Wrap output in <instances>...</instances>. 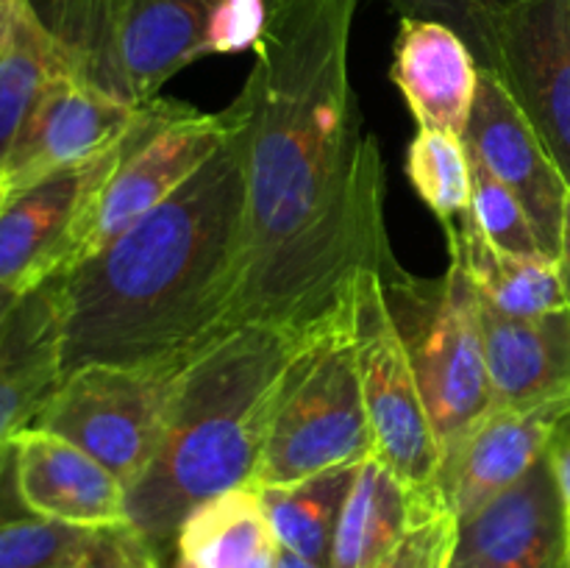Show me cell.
I'll return each instance as SVG.
<instances>
[{"label":"cell","instance_id":"cell-10","mask_svg":"<svg viewBox=\"0 0 570 568\" xmlns=\"http://www.w3.org/2000/svg\"><path fill=\"white\" fill-rule=\"evenodd\" d=\"M139 106L98 87L81 72H61L39 95L0 165V178L17 193L53 173L98 159L131 128Z\"/></svg>","mask_w":570,"mask_h":568},{"label":"cell","instance_id":"cell-18","mask_svg":"<svg viewBox=\"0 0 570 568\" xmlns=\"http://www.w3.org/2000/svg\"><path fill=\"white\" fill-rule=\"evenodd\" d=\"M476 56L465 39L434 20L401 17L393 53V81L417 128L465 137L479 89Z\"/></svg>","mask_w":570,"mask_h":568},{"label":"cell","instance_id":"cell-3","mask_svg":"<svg viewBox=\"0 0 570 568\" xmlns=\"http://www.w3.org/2000/svg\"><path fill=\"white\" fill-rule=\"evenodd\" d=\"M298 337L265 323L217 334L170 388L154 457L128 488V527L165 562L193 510L254 488L278 382Z\"/></svg>","mask_w":570,"mask_h":568},{"label":"cell","instance_id":"cell-36","mask_svg":"<svg viewBox=\"0 0 570 568\" xmlns=\"http://www.w3.org/2000/svg\"><path fill=\"white\" fill-rule=\"evenodd\" d=\"M17 304H20V295L0 293V334H3V329H6V323H9V317L14 315Z\"/></svg>","mask_w":570,"mask_h":568},{"label":"cell","instance_id":"cell-1","mask_svg":"<svg viewBox=\"0 0 570 568\" xmlns=\"http://www.w3.org/2000/svg\"><path fill=\"white\" fill-rule=\"evenodd\" d=\"M243 117L245 265L234 323L306 337L348 306L365 267L393 265L384 167L351 84L360 0H265Z\"/></svg>","mask_w":570,"mask_h":568},{"label":"cell","instance_id":"cell-31","mask_svg":"<svg viewBox=\"0 0 570 568\" xmlns=\"http://www.w3.org/2000/svg\"><path fill=\"white\" fill-rule=\"evenodd\" d=\"M70 568H165V562L126 523V527L98 529L81 560Z\"/></svg>","mask_w":570,"mask_h":568},{"label":"cell","instance_id":"cell-12","mask_svg":"<svg viewBox=\"0 0 570 568\" xmlns=\"http://www.w3.org/2000/svg\"><path fill=\"white\" fill-rule=\"evenodd\" d=\"M465 145L521 200L543 251L557 259L570 187L538 131L490 70L479 72Z\"/></svg>","mask_w":570,"mask_h":568},{"label":"cell","instance_id":"cell-28","mask_svg":"<svg viewBox=\"0 0 570 568\" xmlns=\"http://www.w3.org/2000/svg\"><path fill=\"white\" fill-rule=\"evenodd\" d=\"M401 17H415V20H434L449 26L460 33L471 53L476 56V65L490 70L493 65L495 28L501 17L515 9L523 0H384Z\"/></svg>","mask_w":570,"mask_h":568},{"label":"cell","instance_id":"cell-19","mask_svg":"<svg viewBox=\"0 0 570 568\" xmlns=\"http://www.w3.org/2000/svg\"><path fill=\"white\" fill-rule=\"evenodd\" d=\"M61 382L50 284L22 295L0 334V449L28 429Z\"/></svg>","mask_w":570,"mask_h":568},{"label":"cell","instance_id":"cell-14","mask_svg":"<svg viewBox=\"0 0 570 568\" xmlns=\"http://www.w3.org/2000/svg\"><path fill=\"white\" fill-rule=\"evenodd\" d=\"M220 0H109L111 92L131 104L206 56V33Z\"/></svg>","mask_w":570,"mask_h":568},{"label":"cell","instance_id":"cell-21","mask_svg":"<svg viewBox=\"0 0 570 568\" xmlns=\"http://www.w3.org/2000/svg\"><path fill=\"white\" fill-rule=\"evenodd\" d=\"M429 507L434 505L417 501L384 462L365 460L345 496L328 568L382 566Z\"/></svg>","mask_w":570,"mask_h":568},{"label":"cell","instance_id":"cell-2","mask_svg":"<svg viewBox=\"0 0 570 568\" xmlns=\"http://www.w3.org/2000/svg\"><path fill=\"white\" fill-rule=\"evenodd\" d=\"M239 126L165 204L50 278L61 376L92 362L181 368L237 326L245 265Z\"/></svg>","mask_w":570,"mask_h":568},{"label":"cell","instance_id":"cell-34","mask_svg":"<svg viewBox=\"0 0 570 568\" xmlns=\"http://www.w3.org/2000/svg\"><path fill=\"white\" fill-rule=\"evenodd\" d=\"M28 9H31L28 0H0V53L11 48Z\"/></svg>","mask_w":570,"mask_h":568},{"label":"cell","instance_id":"cell-13","mask_svg":"<svg viewBox=\"0 0 570 568\" xmlns=\"http://www.w3.org/2000/svg\"><path fill=\"white\" fill-rule=\"evenodd\" d=\"M566 510L549 454L512 484L456 518L449 568H566Z\"/></svg>","mask_w":570,"mask_h":568},{"label":"cell","instance_id":"cell-38","mask_svg":"<svg viewBox=\"0 0 570 568\" xmlns=\"http://www.w3.org/2000/svg\"><path fill=\"white\" fill-rule=\"evenodd\" d=\"M9 195H11V187L3 182V178H0V209H3V206H6V200H9Z\"/></svg>","mask_w":570,"mask_h":568},{"label":"cell","instance_id":"cell-25","mask_svg":"<svg viewBox=\"0 0 570 568\" xmlns=\"http://www.w3.org/2000/svg\"><path fill=\"white\" fill-rule=\"evenodd\" d=\"M406 176L443 226L471 215L473 165L465 137L417 128L406 150Z\"/></svg>","mask_w":570,"mask_h":568},{"label":"cell","instance_id":"cell-5","mask_svg":"<svg viewBox=\"0 0 570 568\" xmlns=\"http://www.w3.org/2000/svg\"><path fill=\"white\" fill-rule=\"evenodd\" d=\"M382 278L445 460L493 407L479 293L454 262L434 284L415 282L395 265Z\"/></svg>","mask_w":570,"mask_h":568},{"label":"cell","instance_id":"cell-26","mask_svg":"<svg viewBox=\"0 0 570 568\" xmlns=\"http://www.w3.org/2000/svg\"><path fill=\"white\" fill-rule=\"evenodd\" d=\"M98 529H78L28 516L0 527V568H70Z\"/></svg>","mask_w":570,"mask_h":568},{"label":"cell","instance_id":"cell-32","mask_svg":"<svg viewBox=\"0 0 570 568\" xmlns=\"http://www.w3.org/2000/svg\"><path fill=\"white\" fill-rule=\"evenodd\" d=\"M546 454H549L551 468H554L562 510H566V535H568L566 568H570V412H566L562 418H557L549 438V451H546Z\"/></svg>","mask_w":570,"mask_h":568},{"label":"cell","instance_id":"cell-23","mask_svg":"<svg viewBox=\"0 0 570 568\" xmlns=\"http://www.w3.org/2000/svg\"><path fill=\"white\" fill-rule=\"evenodd\" d=\"M356 468L360 466H340L301 482L254 488L265 507L278 549L328 568L334 532L345 496L354 484Z\"/></svg>","mask_w":570,"mask_h":568},{"label":"cell","instance_id":"cell-33","mask_svg":"<svg viewBox=\"0 0 570 568\" xmlns=\"http://www.w3.org/2000/svg\"><path fill=\"white\" fill-rule=\"evenodd\" d=\"M28 507L22 505V496L17 490V471H14V445L0 449V527L11 521L28 518Z\"/></svg>","mask_w":570,"mask_h":568},{"label":"cell","instance_id":"cell-29","mask_svg":"<svg viewBox=\"0 0 570 568\" xmlns=\"http://www.w3.org/2000/svg\"><path fill=\"white\" fill-rule=\"evenodd\" d=\"M456 540V516L451 507L434 505L417 516L406 538L376 568H449Z\"/></svg>","mask_w":570,"mask_h":568},{"label":"cell","instance_id":"cell-7","mask_svg":"<svg viewBox=\"0 0 570 568\" xmlns=\"http://www.w3.org/2000/svg\"><path fill=\"white\" fill-rule=\"evenodd\" d=\"M351 343L373 457L423 505H445L443 449L410 349L390 310L382 271L365 267L351 287ZM449 507V505H445Z\"/></svg>","mask_w":570,"mask_h":568},{"label":"cell","instance_id":"cell-15","mask_svg":"<svg viewBox=\"0 0 570 568\" xmlns=\"http://www.w3.org/2000/svg\"><path fill=\"white\" fill-rule=\"evenodd\" d=\"M17 490L28 512L78 529L128 523V488L92 454L45 429L14 434Z\"/></svg>","mask_w":570,"mask_h":568},{"label":"cell","instance_id":"cell-27","mask_svg":"<svg viewBox=\"0 0 570 568\" xmlns=\"http://www.w3.org/2000/svg\"><path fill=\"white\" fill-rule=\"evenodd\" d=\"M473 165V217L495 248L518 256H549L521 200L476 159Z\"/></svg>","mask_w":570,"mask_h":568},{"label":"cell","instance_id":"cell-6","mask_svg":"<svg viewBox=\"0 0 570 568\" xmlns=\"http://www.w3.org/2000/svg\"><path fill=\"white\" fill-rule=\"evenodd\" d=\"M237 126V104L223 111H198L165 98L139 106L120 159L83 206L65 271L98 254L139 217L165 204L226 145Z\"/></svg>","mask_w":570,"mask_h":568},{"label":"cell","instance_id":"cell-35","mask_svg":"<svg viewBox=\"0 0 570 568\" xmlns=\"http://www.w3.org/2000/svg\"><path fill=\"white\" fill-rule=\"evenodd\" d=\"M557 265H560L562 287H566V298L570 306V195L566 204V221H562V239H560V254H557Z\"/></svg>","mask_w":570,"mask_h":568},{"label":"cell","instance_id":"cell-8","mask_svg":"<svg viewBox=\"0 0 570 568\" xmlns=\"http://www.w3.org/2000/svg\"><path fill=\"white\" fill-rule=\"evenodd\" d=\"M181 368L81 365L61 376L31 427L76 443L131 488L154 457Z\"/></svg>","mask_w":570,"mask_h":568},{"label":"cell","instance_id":"cell-20","mask_svg":"<svg viewBox=\"0 0 570 568\" xmlns=\"http://www.w3.org/2000/svg\"><path fill=\"white\" fill-rule=\"evenodd\" d=\"M451 262L471 278L484 306L507 317H540L568 306L560 265L551 256H518L495 248L476 217L445 226Z\"/></svg>","mask_w":570,"mask_h":568},{"label":"cell","instance_id":"cell-17","mask_svg":"<svg viewBox=\"0 0 570 568\" xmlns=\"http://www.w3.org/2000/svg\"><path fill=\"white\" fill-rule=\"evenodd\" d=\"M557 412L490 407L443 460L440 490L456 518L521 482L549 451Z\"/></svg>","mask_w":570,"mask_h":568},{"label":"cell","instance_id":"cell-37","mask_svg":"<svg viewBox=\"0 0 570 568\" xmlns=\"http://www.w3.org/2000/svg\"><path fill=\"white\" fill-rule=\"evenodd\" d=\"M276 568H323V566H315V562L304 560V557H298V555H289V551L278 549V560H276Z\"/></svg>","mask_w":570,"mask_h":568},{"label":"cell","instance_id":"cell-9","mask_svg":"<svg viewBox=\"0 0 570 568\" xmlns=\"http://www.w3.org/2000/svg\"><path fill=\"white\" fill-rule=\"evenodd\" d=\"M570 187V0H523L495 28L493 65Z\"/></svg>","mask_w":570,"mask_h":568},{"label":"cell","instance_id":"cell-11","mask_svg":"<svg viewBox=\"0 0 570 568\" xmlns=\"http://www.w3.org/2000/svg\"><path fill=\"white\" fill-rule=\"evenodd\" d=\"M128 134L131 128L98 159L9 195L0 209V293L22 298L65 271L83 206L120 159Z\"/></svg>","mask_w":570,"mask_h":568},{"label":"cell","instance_id":"cell-30","mask_svg":"<svg viewBox=\"0 0 570 568\" xmlns=\"http://www.w3.org/2000/svg\"><path fill=\"white\" fill-rule=\"evenodd\" d=\"M265 0H220L206 33V56L254 50L265 31Z\"/></svg>","mask_w":570,"mask_h":568},{"label":"cell","instance_id":"cell-24","mask_svg":"<svg viewBox=\"0 0 570 568\" xmlns=\"http://www.w3.org/2000/svg\"><path fill=\"white\" fill-rule=\"evenodd\" d=\"M76 70L65 45L28 9L9 50L0 53V165L20 137L39 95L61 72ZM78 72V70H76Z\"/></svg>","mask_w":570,"mask_h":568},{"label":"cell","instance_id":"cell-16","mask_svg":"<svg viewBox=\"0 0 570 568\" xmlns=\"http://www.w3.org/2000/svg\"><path fill=\"white\" fill-rule=\"evenodd\" d=\"M482 332L493 407L570 412V306L540 317H507L482 304Z\"/></svg>","mask_w":570,"mask_h":568},{"label":"cell","instance_id":"cell-22","mask_svg":"<svg viewBox=\"0 0 570 568\" xmlns=\"http://www.w3.org/2000/svg\"><path fill=\"white\" fill-rule=\"evenodd\" d=\"M278 540L254 488L228 490L187 516L170 568H276Z\"/></svg>","mask_w":570,"mask_h":568},{"label":"cell","instance_id":"cell-4","mask_svg":"<svg viewBox=\"0 0 570 568\" xmlns=\"http://www.w3.org/2000/svg\"><path fill=\"white\" fill-rule=\"evenodd\" d=\"M373 457L351 343V298L343 312L295 343L273 401L254 488L301 482Z\"/></svg>","mask_w":570,"mask_h":568}]
</instances>
